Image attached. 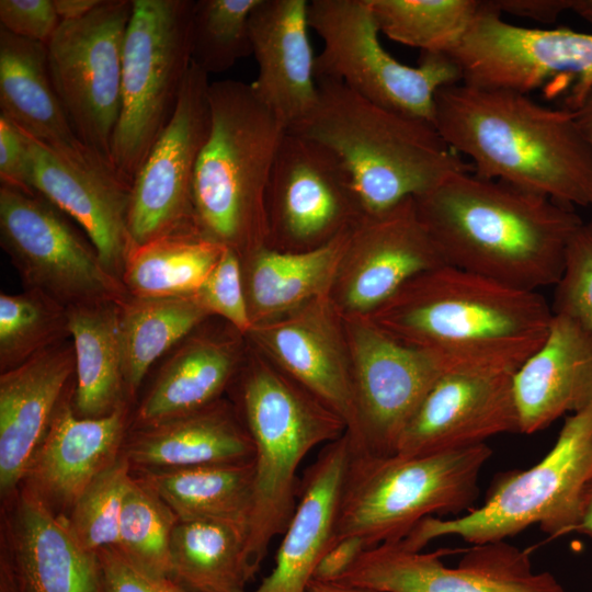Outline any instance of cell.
Returning a JSON list of instances; mask_svg holds the SVG:
<instances>
[{"label": "cell", "mask_w": 592, "mask_h": 592, "mask_svg": "<svg viewBox=\"0 0 592 592\" xmlns=\"http://www.w3.org/2000/svg\"><path fill=\"white\" fill-rule=\"evenodd\" d=\"M248 343L345 423L352 443L358 422L351 352L343 318L330 295L252 327Z\"/></svg>", "instance_id": "cell-20"}, {"label": "cell", "mask_w": 592, "mask_h": 592, "mask_svg": "<svg viewBox=\"0 0 592 592\" xmlns=\"http://www.w3.org/2000/svg\"><path fill=\"white\" fill-rule=\"evenodd\" d=\"M432 123L476 174L592 207V149L569 109L460 81L437 91Z\"/></svg>", "instance_id": "cell-2"}, {"label": "cell", "mask_w": 592, "mask_h": 592, "mask_svg": "<svg viewBox=\"0 0 592 592\" xmlns=\"http://www.w3.org/2000/svg\"><path fill=\"white\" fill-rule=\"evenodd\" d=\"M514 372H445L401 433L395 453L421 455L466 448L519 432Z\"/></svg>", "instance_id": "cell-21"}, {"label": "cell", "mask_w": 592, "mask_h": 592, "mask_svg": "<svg viewBox=\"0 0 592 592\" xmlns=\"http://www.w3.org/2000/svg\"><path fill=\"white\" fill-rule=\"evenodd\" d=\"M209 75L192 61L175 111L130 190L128 231L134 247L196 226L193 182L210 130Z\"/></svg>", "instance_id": "cell-17"}, {"label": "cell", "mask_w": 592, "mask_h": 592, "mask_svg": "<svg viewBox=\"0 0 592 592\" xmlns=\"http://www.w3.org/2000/svg\"><path fill=\"white\" fill-rule=\"evenodd\" d=\"M551 310L592 333V219L583 221L569 242Z\"/></svg>", "instance_id": "cell-42"}, {"label": "cell", "mask_w": 592, "mask_h": 592, "mask_svg": "<svg viewBox=\"0 0 592 592\" xmlns=\"http://www.w3.org/2000/svg\"><path fill=\"white\" fill-rule=\"evenodd\" d=\"M101 592H192L171 576L151 573L115 547L96 553Z\"/></svg>", "instance_id": "cell-44"}, {"label": "cell", "mask_w": 592, "mask_h": 592, "mask_svg": "<svg viewBox=\"0 0 592 592\" xmlns=\"http://www.w3.org/2000/svg\"><path fill=\"white\" fill-rule=\"evenodd\" d=\"M194 0H133L123 49L122 105L111 159L133 183L170 122L192 64Z\"/></svg>", "instance_id": "cell-9"}, {"label": "cell", "mask_w": 592, "mask_h": 592, "mask_svg": "<svg viewBox=\"0 0 592 592\" xmlns=\"http://www.w3.org/2000/svg\"><path fill=\"white\" fill-rule=\"evenodd\" d=\"M462 82L530 94L557 77L573 82L572 110L592 88V34L571 29H531L508 23L481 1L466 34L448 54Z\"/></svg>", "instance_id": "cell-13"}, {"label": "cell", "mask_w": 592, "mask_h": 592, "mask_svg": "<svg viewBox=\"0 0 592 592\" xmlns=\"http://www.w3.org/2000/svg\"><path fill=\"white\" fill-rule=\"evenodd\" d=\"M307 117L288 133L316 140L348 170L364 214L385 212L474 171L428 121L391 111L339 81L319 79Z\"/></svg>", "instance_id": "cell-4"}, {"label": "cell", "mask_w": 592, "mask_h": 592, "mask_svg": "<svg viewBox=\"0 0 592 592\" xmlns=\"http://www.w3.org/2000/svg\"><path fill=\"white\" fill-rule=\"evenodd\" d=\"M447 550H411L399 543L366 549L337 581L376 592H566L550 572H535L530 555L505 540L473 545L456 567Z\"/></svg>", "instance_id": "cell-16"}, {"label": "cell", "mask_w": 592, "mask_h": 592, "mask_svg": "<svg viewBox=\"0 0 592 592\" xmlns=\"http://www.w3.org/2000/svg\"><path fill=\"white\" fill-rule=\"evenodd\" d=\"M24 134L30 189L76 221L103 265L121 280L134 247L127 223L132 183L111 161L86 146L59 151Z\"/></svg>", "instance_id": "cell-18"}, {"label": "cell", "mask_w": 592, "mask_h": 592, "mask_svg": "<svg viewBox=\"0 0 592 592\" xmlns=\"http://www.w3.org/2000/svg\"><path fill=\"white\" fill-rule=\"evenodd\" d=\"M225 248L196 226L181 228L133 247L121 280L133 297L193 295Z\"/></svg>", "instance_id": "cell-34"}, {"label": "cell", "mask_w": 592, "mask_h": 592, "mask_svg": "<svg viewBox=\"0 0 592 592\" xmlns=\"http://www.w3.org/2000/svg\"><path fill=\"white\" fill-rule=\"evenodd\" d=\"M210 315L193 295L128 296L119 305V340L126 398L135 396L153 363Z\"/></svg>", "instance_id": "cell-35"}, {"label": "cell", "mask_w": 592, "mask_h": 592, "mask_svg": "<svg viewBox=\"0 0 592 592\" xmlns=\"http://www.w3.org/2000/svg\"><path fill=\"white\" fill-rule=\"evenodd\" d=\"M0 242L25 289L41 292L66 308L122 303L129 296L90 239L35 192L1 185Z\"/></svg>", "instance_id": "cell-11"}, {"label": "cell", "mask_w": 592, "mask_h": 592, "mask_svg": "<svg viewBox=\"0 0 592 592\" xmlns=\"http://www.w3.org/2000/svg\"><path fill=\"white\" fill-rule=\"evenodd\" d=\"M133 478L132 465L122 453L90 483L65 516L71 533L87 550L96 554L117 546L121 515Z\"/></svg>", "instance_id": "cell-41"}, {"label": "cell", "mask_w": 592, "mask_h": 592, "mask_svg": "<svg viewBox=\"0 0 592 592\" xmlns=\"http://www.w3.org/2000/svg\"><path fill=\"white\" fill-rule=\"evenodd\" d=\"M266 247L306 251L352 227L363 215L352 179L323 145L288 133L269 178Z\"/></svg>", "instance_id": "cell-14"}, {"label": "cell", "mask_w": 592, "mask_h": 592, "mask_svg": "<svg viewBox=\"0 0 592 592\" xmlns=\"http://www.w3.org/2000/svg\"><path fill=\"white\" fill-rule=\"evenodd\" d=\"M240 374L241 414L254 448L253 504L244 543L252 579L293 516L301 462L316 446L341 437L346 425L249 343Z\"/></svg>", "instance_id": "cell-6"}, {"label": "cell", "mask_w": 592, "mask_h": 592, "mask_svg": "<svg viewBox=\"0 0 592 592\" xmlns=\"http://www.w3.org/2000/svg\"><path fill=\"white\" fill-rule=\"evenodd\" d=\"M132 13L133 0H103L84 18L60 22L46 44L49 77L73 133L111 162Z\"/></svg>", "instance_id": "cell-12"}, {"label": "cell", "mask_w": 592, "mask_h": 592, "mask_svg": "<svg viewBox=\"0 0 592 592\" xmlns=\"http://www.w3.org/2000/svg\"><path fill=\"white\" fill-rule=\"evenodd\" d=\"M367 549L357 536H346L331 543L319 560L312 580L334 582L340 579Z\"/></svg>", "instance_id": "cell-47"}, {"label": "cell", "mask_w": 592, "mask_h": 592, "mask_svg": "<svg viewBox=\"0 0 592 592\" xmlns=\"http://www.w3.org/2000/svg\"><path fill=\"white\" fill-rule=\"evenodd\" d=\"M119 301H96L67 308L75 351L76 386L71 401L78 417L101 418L128 402L119 340Z\"/></svg>", "instance_id": "cell-32"}, {"label": "cell", "mask_w": 592, "mask_h": 592, "mask_svg": "<svg viewBox=\"0 0 592 592\" xmlns=\"http://www.w3.org/2000/svg\"><path fill=\"white\" fill-rule=\"evenodd\" d=\"M75 376L72 342L64 341L0 375V492L11 498Z\"/></svg>", "instance_id": "cell-25"}, {"label": "cell", "mask_w": 592, "mask_h": 592, "mask_svg": "<svg viewBox=\"0 0 592 592\" xmlns=\"http://www.w3.org/2000/svg\"><path fill=\"white\" fill-rule=\"evenodd\" d=\"M178 522V516L158 493L134 475L115 548L151 573L171 576L170 547Z\"/></svg>", "instance_id": "cell-39"}, {"label": "cell", "mask_w": 592, "mask_h": 592, "mask_svg": "<svg viewBox=\"0 0 592 592\" xmlns=\"http://www.w3.org/2000/svg\"><path fill=\"white\" fill-rule=\"evenodd\" d=\"M122 453L133 470H161L253 460L243 420L225 399L149 426L130 429Z\"/></svg>", "instance_id": "cell-29"}, {"label": "cell", "mask_w": 592, "mask_h": 592, "mask_svg": "<svg viewBox=\"0 0 592 592\" xmlns=\"http://www.w3.org/2000/svg\"><path fill=\"white\" fill-rule=\"evenodd\" d=\"M9 499L1 547L20 592H101L98 556L79 544L65 516L23 485Z\"/></svg>", "instance_id": "cell-22"}, {"label": "cell", "mask_w": 592, "mask_h": 592, "mask_svg": "<svg viewBox=\"0 0 592 592\" xmlns=\"http://www.w3.org/2000/svg\"><path fill=\"white\" fill-rule=\"evenodd\" d=\"M573 533L592 537V479L583 491L580 517Z\"/></svg>", "instance_id": "cell-51"}, {"label": "cell", "mask_w": 592, "mask_h": 592, "mask_svg": "<svg viewBox=\"0 0 592 592\" xmlns=\"http://www.w3.org/2000/svg\"><path fill=\"white\" fill-rule=\"evenodd\" d=\"M208 98L210 130L194 174V221L242 260L266 246V189L287 130L250 83L210 82Z\"/></svg>", "instance_id": "cell-5"}, {"label": "cell", "mask_w": 592, "mask_h": 592, "mask_svg": "<svg viewBox=\"0 0 592 592\" xmlns=\"http://www.w3.org/2000/svg\"><path fill=\"white\" fill-rule=\"evenodd\" d=\"M570 11L592 24V0H572Z\"/></svg>", "instance_id": "cell-53"}, {"label": "cell", "mask_w": 592, "mask_h": 592, "mask_svg": "<svg viewBox=\"0 0 592 592\" xmlns=\"http://www.w3.org/2000/svg\"><path fill=\"white\" fill-rule=\"evenodd\" d=\"M591 479L592 403L566 419L540 462L501 475L479 508L453 517H425L398 543L422 550L436 538L456 536L479 545L505 540L532 525L551 538L560 537L574 532Z\"/></svg>", "instance_id": "cell-8"}, {"label": "cell", "mask_w": 592, "mask_h": 592, "mask_svg": "<svg viewBox=\"0 0 592 592\" xmlns=\"http://www.w3.org/2000/svg\"><path fill=\"white\" fill-rule=\"evenodd\" d=\"M103 0H53L56 13L60 21H73L84 18Z\"/></svg>", "instance_id": "cell-49"}, {"label": "cell", "mask_w": 592, "mask_h": 592, "mask_svg": "<svg viewBox=\"0 0 592 592\" xmlns=\"http://www.w3.org/2000/svg\"><path fill=\"white\" fill-rule=\"evenodd\" d=\"M570 111L573 112L577 124L592 149V88Z\"/></svg>", "instance_id": "cell-50"}, {"label": "cell", "mask_w": 592, "mask_h": 592, "mask_svg": "<svg viewBox=\"0 0 592 592\" xmlns=\"http://www.w3.org/2000/svg\"><path fill=\"white\" fill-rule=\"evenodd\" d=\"M246 535L218 522L179 521L170 557L171 577L192 592H247Z\"/></svg>", "instance_id": "cell-36"}, {"label": "cell", "mask_w": 592, "mask_h": 592, "mask_svg": "<svg viewBox=\"0 0 592 592\" xmlns=\"http://www.w3.org/2000/svg\"><path fill=\"white\" fill-rule=\"evenodd\" d=\"M414 202L446 264L534 292L558 283L583 223L571 207L474 171Z\"/></svg>", "instance_id": "cell-1"}, {"label": "cell", "mask_w": 592, "mask_h": 592, "mask_svg": "<svg viewBox=\"0 0 592 592\" xmlns=\"http://www.w3.org/2000/svg\"><path fill=\"white\" fill-rule=\"evenodd\" d=\"M350 228L311 250L281 251L265 246L241 260L252 327L330 295Z\"/></svg>", "instance_id": "cell-30"}, {"label": "cell", "mask_w": 592, "mask_h": 592, "mask_svg": "<svg viewBox=\"0 0 592 592\" xmlns=\"http://www.w3.org/2000/svg\"><path fill=\"white\" fill-rule=\"evenodd\" d=\"M133 471L158 493L179 521L218 522L247 537L253 504V460Z\"/></svg>", "instance_id": "cell-33"}, {"label": "cell", "mask_w": 592, "mask_h": 592, "mask_svg": "<svg viewBox=\"0 0 592 592\" xmlns=\"http://www.w3.org/2000/svg\"><path fill=\"white\" fill-rule=\"evenodd\" d=\"M260 0H197L191 30L192 61L206 73L252 55L249 20Z\"/></svg>", "instance_id": "cell-40"}, {"label": "cell", "mask_w": 592, "mask_h": 592, "mask_svg": "<svg viewBox=\"0 0 592 592\" xmlns=\"http://www.w3.org/2000/svg\"><path fill=\"white\" fill-rule=\"evenodd\" d=\"M491 454L486 443L421 455L352 446L332 542L357 536L368 549L400 542L425 517L471 510Z\"/></svg>", "instance_id": "cell-7"}, {"label": "cell", "mask_w": 592, "mask_h": 592, "mask_svg": "<svg viewBox=\"0 0 592 592\" xmlns=\"http://www.w3.org/2000/svg\"><path fill=\"white\" fill-rule=\"evenodd\" d=\"M0 115L59 151L84 147L73 133L53 87L45 43L0 27Z\"/></svg>", "instance_id": "cell-31"}, {"label": "cell", "mask_w": 592, "mask_h": 592, "mask_svg": "<svg viewBox=\"0 0 592 592\" xmlns=\"http://www.w3.org/2000/svg\"><path fill=\"white\" fill-rule=\"evenodd\" d=\"M72 395L57 407L36 447L22 485L48 506L70 511L82 492L122 454L128 403L101 418L78 417Z\"/></svg>", "instance_id": "cell-23"}, {"label": "cell", "mask_w": 592, "mask_h": 592, "mask_svg": "<svg viewBox=\"0 0 592 592\" xmlns=\"http://www.w3.org/2000/svg\"><path fill=\"white\" fill-rule=\"evenodd\" d=\"M553 315L539 292L444 264L413 277L366 316L451 371L515 372L545 340Z\"/></svg>", "instance_id": "cell-3"}, {"label": "cell", "mask_w": 592, "mask_h": 592, "mask_svg": "<svg viewBox=\"0 0 592 592\" xmlns=\"http://www.w3.org/2000/svg\"><path fill=\"white\" fill-rule=\"evenodd\" d=\"M446 264L414 198L364 214L348 232L330 297L341 315H369L421 273Z\"/></svg>", "instance_id": "cell-19"}, {"label": "cell", "mask_w": 592, "mask_h": 592, "mask_svg": "<svg viewBox=\"0 0 592 592\" xmlns=\"http://www.w3.org/2000/svg\"><path fill=\"white\" fill-rule=\"evenodd\" d=\"M69 335L67 308L34 289L0 295V371L12 369Z\"/></svg>", "instance_id": "cell-38"}, {"label": "cell", "mask_w": 592, "mask_h": 592, "mask_svg": "<svg viewBox=\"0 0 592 592\" xmlns=\"http://www.w3.org/2000/svg\"><path fill=\"white\" fill-rule=\"evenodd\" d=\"M30 152L25 134L0 115V181L7 185L33 192L29 186Z\"/></svg>", "instance_id": "cell-46"}, {"label": "cell", "mask_w": 592, "mask_h": 592, "mask_svg": "<svg viewBox=\"0 0 592 592\" xmlns=\"http://www.w3.org/2000/svg\"><path fill=\"white\" fill-rule=\"evenodd\" d=\"M198 328L180 342L160 368L137 407L130 429L149 426L215 402L239 374L248 346L246 337L232 327L197 331Z\"/></svg>", "instance_id": "cell-28"}, {"label": "cell", "mask_w": 592, "mask_h": 592, "mask_svg": "<svg viewBox=\"0 0 592 592\" xmlns=\"http://www.w3.org/2000/svg\"><path fill=\"white\" fill-rule=\"evenodd\" d=\"M307 0H260L251 12L250 39L257 96L286 130L300 124L318 98L316 56L308 36Z\"/></svg>", "instance_id": "cell-24"}, {"label": "cell", "mask_w": 592, "mask_h": 592, "mask_svg": "<svg viewBox=\"0 0 592 592\" xmlns=\"http://www.w3.org/2000/svg\"><path fill=\"white\" fill-rule=\"evenodd\" d=\"M379 32L421 53L448 55L476 16L477 0H367Z\"/></svg>", "instance_id": "cell-37"}, {"label": "cell", "mask_w": 592, "mask_h": 592, "mask_svg": "<svg viewBox=\"0 0 592 592\" xmlns=\"http://www.w3.org/2000/svg\"><path fill=\"white\" fill-rule=\"evenodd\" d=\"M308 24L323 42L316 79L339 81L391 111L432 123L437 91L462 81L446 54L421 53L417 66L391 56L380 43L367 0L309 1Z\"/></svg>", "instance_id": "cell-10"}, {"label": "cell", "mask_w": 592, "mask_h": 592, "mask_svg": "<svg viewBox=\"0 0 592 592\" xmlns=\"http://www.w3.org/2000/svg\"><path fill=\"white\" fill-rule=\"evenodd\" d=\"M53 0H1L0 27L47 44L60 24Z\"/></svg>", "instance_id": "cell-45"}, {"label": "cell", "mask_w": 592, "mask_h": 592, "mask_svg": "<svg viewBox=\"0 0 592 592\" xmlns=\"http://www.w3.org/2000/svg\"><path fill=\"white\" fill-rule=\"evenodd\" d=\"M351 454L352 441L345 432L326 444L307 468L275 565L251 592H306L319 560L332 543Z\"/></svg>", "instance_id": "cell-27"}, {"label": "cell", "mask_w": 592, "mask_h": 592, "mask_svg": "<svg viewBox=\"0 0 592 592\" xmlns=\"http://www.w3.org/2000/svg\"><path fill=\"white\" fill-rule=\"evenodd\" d=\"M572 0H490L488 3L500 14L554 23L563 12L571 9Z\"/></svg>", "instance_id": "cell-48"}, {"label": "cell", "mask_w": 592, "mask_h": 592, "mask_svg": "<svg viewBox=\"0 0 592 592\" xmlns=\"http://www.w3.org/2000/svg\"><path fill=\"white\" fill-rule=\"evenodd\" d=\"M512 387L520 433L538 432L587 408L592 403V333L554 314L543 343L514 372Z\"/></svg>", "instance_id": "cell-26"}, {"label": "cell", "mask_w": 592, "mask_h": 592, "mask_svg": "<svg viewBox=\"0 0 592 592\" xmlns=\"http://www.w3.org/2000/svg\"><path fill=\"white\" fill-rule=\"evenodd\" d=\"M306 592H376L368 589L352 587L339 582H320L311 580Z\"/></svg>", "instance_id": "cell-52"}, {"label": "cell", "mask_w": 592, "mask_h": 592, "mask_svg": "<svg viewBox=\"0 0 592 592\" xmlns=\"http://www.w3.org/2000/svg\"><path fill=\"white\" fill-rule=\"evenodd\" d=\"M351 352L358 433L356 451L394 454L423 399L451 371L433 354L406 345L367 316L342 315Z\"/></svg>", "instance_id": "cell-15"}, {"label": "cell", "mask_w": 592, "mask_h": 592, "mask_svg": "<svg viewBox=\"0 0 592 592\" xmlns=\"http://www.w3.org/2000/svg\"><path fill=\"white\" fill-rule=\"evenodd\" d=\"M210 316L223 318L242 335L252 329L240 257L225 248L202 286L193 294Z\"/></svg>", "instance_id": "cell-43"}]
</instances>
